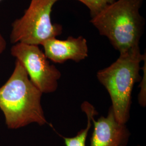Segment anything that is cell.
<instances>
[{"label": "cell", "instance_id": "9c48e42d", "mask_svg": "<svg viewBox=\"0 0 146 146\" xmlns=\"http://www.w3.org/2000/svg\"><path fill=\"white\" fill-rule=\"evenodd\" d=\"M86 5L90 11L91 17L98 14L103 9L116 0H77Z\"/></svg>", "mask_w": 146, "mask_h": 146}, {"label": "cell", "instance_id": "8992f818", "mask_svg": "<svg viewBox=\"0 0 146 146\" xmlns=\"http://www.w3.org/2000/svg\"><path fill=\"white\" fill-rule=\"evenodd\" d=\"M94 131L89 146H126L131 133L125 124L115 119L111 107L106 117L101 116L97 121L93 119Z\"/></svg>", "mask_w": 146, "mask_h": 146}, {"label": "cell", "instance_id": "4fadbf2b", "mask_svg": "<svg viewBox=\"0 0 146 146\" xmlns=\"http://www.w3.org/2000/svg\"></svg>", "mask_w": 146, "mask_h": 146}, {"label": "cell", "instance_id": "3957f363", "mask_svg": "<svg viewBox=\"0 0 146 146\" xmlns=\"http://www.w3.org/2000/svg\"><path fill=\"white\" fill-rule=\"evenodd\" d=\"M145 60L146 54H141L140 46L136 47L120 53L114 62L96 74L110 94L115 119L121 123L126 124L129 119L133 89L141 80L140 63Z\"/></svg>", "mask_w": 146, "mask_h": 146}, {"label": "cell", "instance_id": "277c9868", "mask_svg": "<svg viewBox=\"0 0 146 146\" xmlns=\"http://www.w3.org/2000/svg\"><path fill=\"white\" fill-rule=\"evenodd\" d=\"M60 0H31L23 15L12 24L11 41L31 45H42L62 33V25L53 23L51 13Z\"/></svg>", "mask_w": 146, "mask_h": 146}, {"label": "cell", "instance_id": "7c38bea8", "mask_svg": "<svg viewBox=\"0 0 146 146\" xmlns=\"http://www.w3.org/2000/svg\"><path fill=\"white\" fill-rule=\"evenodd\" d=\"M2 1V0H0V1Z\"/></svg>", "mask_w": 146, "mask_h": 146}, {"label": "cell", "instance_id": "8fae6325", "mask_svg": "<svg viewBox=\"0 0 146 146\" xmlns=\"http://www.w3.org/2000/svg\"><path fill=\"white\" fill-rule=\"evenodd\" d=\"M7 46V43L5 38L0 33V55L5 51Z\"/></svg>", "mask_w": 146, "mask_h": 146}, {"label": "cell", "instance_id": "ba28073f", "mask_svg": "<svg viewBox=\"0 0 146 146\" xmlns=\"http://www.w3.org/2000/svg\"><path fill=\"white\" fill-rule=\"evenodd\" d=\"M81 109L87 115V126L84 129L78 131L77 135L74 137H64L66 146H86L87 137L92 126L93 119L94 116L98 114L94 106L87 101H84L82 104Z\"/></svg>", "mask_w": 146, "mask_h": 146}, {"label": "cell", "instance_id": "52a82bcc", "mask_svg": "<svg viewBox=\"0 0 146 146\" xmlns=\"http://www.w3.org/2000/svg\"><path fill=\"white\" fill-rule=\"evenodd\" d=\"M47 58L56 63L68 60L78 62L88 56L87 40L83 36H69L64 40L56 37L49 39L42 43Z\"/></svg>", "mask_w": 146, "mask_h": 146}, {"label": "cell", "instance_id": "5b68a950", "mask_svg": "<svg viewBox=\"0 0 146 146\" xmlns=\"http://www.w3.org/2000/svg\"><path fill=\"white\" fill-rule=\"evenodd\" d=\"M11 54L21 63L31 82L42 94L56 90L61 73L50 63L38 46L17 43L11 48Z\"/></svg>", "mask_w": 146, "mask_h": 146}, {"label": "cell", "instance_id": "6da1fadb", "mask_svg": "<svg viewBox=\"0 0 146 146\" xmlns=\"http://www.w3.org/2000/svg\"><path fill=\"white\" fill-rule=\"evenodd\" d=\"M42 95L16 60L11 77L0 87V109L8 127L18 129L32 123H48L41 104Z\"/></svg>", "mask_w": 146, "mask_h": 146}, {"label": "cell", "instance_id": "7a4b0ae2", "mask_svg": "<svg viewBox=\"0 0 146 146\" xmlns=\"http://www.w3.org/2000/svg\"><path fill=\"white\" fill-rule=\"evenodd\" d=\"M143 0H116L90 20L120 53L139 47L145 20L140 13Z\"/></svg>", "mask_w": 146, "mask_h": 146}, {"label": "cell", "instance_id": "30bf717a", "mask_svg": "<svg viewBox=\"0 0 146 146\" xmlns=\"http://www.w3.org/2000/svg\"><path fill=\"white\" fill-rule=\"evenodd\" d=\"M146 61H145V66H144V72L143 74V78L142 81V87H141V92L139 96V101L140 104L143 107L146 106V91L144 90V85H146Z\"/></svg>", "mask_w": 146, "mask_h": 146}]
</instances>
